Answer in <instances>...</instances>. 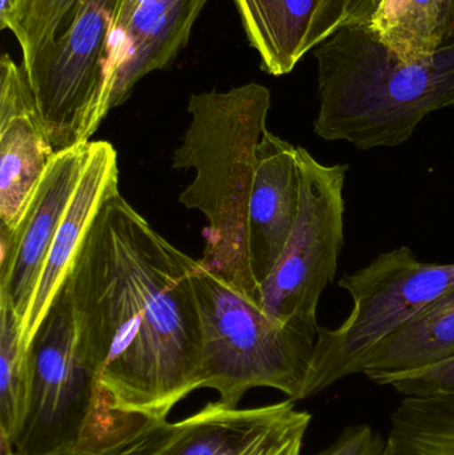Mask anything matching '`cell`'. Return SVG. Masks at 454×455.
<instances>
[{
    "mask_svg": "<svg viewBox=\"0 0 454 455\" xmlns=\"http://www.w3.org/2000/svg\"><path fill=\"white\" fill-rule=\"evenodd\" d=\"M196 259L165 240L120 195L101 205L67 277L77 334L101 371L115 413L168 421L203 389Z\"/></svg>",
    "mask_w": 454,
    "mask_h": 455,
    "instance_id": "cell-1",
    "label": "cell"
},
{
    "mask_svg": "<svg viewBox=\"0 0 454 455\" xmlns=\"http://www.w3.org/2000/svg\"><path fill=\"white\" fill-rule=\"evenodd\" d=\"M319 112L314 132L360 151L407 143L428 115L454 106V37L404 61L365 23H346L314 48Z\"/></svg>",
    "mask_w": 454,
    "mask_h": 455,
    "instance_id": "cell-2",
    "label": "cell"
},
{
    "mask_svg": "<svg viewBox=\"0 0 454 455\" xmlns=\"http://www.w3.org/2000/svg\"><path fill=\"white\" fill-rule=\"evenodd\" d=\"M269 109L271 92L259 83L195 93L191 122L172 156L173 170L195 171L179 200L207 219L200 262L253 301L258 285L248 261L247 216Z\"/></svg>",
    "mask_w": 454,
    "mask_h": 455,
    "instance_id": "cell-3",
    "label": "cell"
},
{
    "mask_svg": "<svg viewBox=\"0 0 454 455\" xmlns=\"http://www.w3.org/2000/svg\"><path fill=\"white\" fill-rule=\"evenodd\" d=\"M120 0H23L11 19L55 152L88 143L107 109Z\"/></svg>",
    "mask_w": 454,
    "mask_h": 455,
    "instance_id": "cell-4",
    "label": "cell"
},
{
    "mask_svg": "<svg viewBox=\"0 0 454 455\" xmlns=\"http://www.w3.org/2000/svg\"><path fill=\"white\" fill-rule=\"evenodd\" d=\"M149 425L112 411L100 366L77 334L64 283L27 352L26 397L11 451L43 455L104 448Z\"/></svg>",
    "mask_w": 454,
    "mask_h": 455,
    "instance_id": "cell-5",
    "label": "cell"
},
{
    "mask_svg": "<svg viewBox=\"0 0 454 455\" xmlns=\"http://www.w3.org/2000/svg\"><path fill=\"white\" fill-rule=\"evenodd\" d=\"M202 321L203 389L219 403L239 406L256 387H269L287 400H306L317 334L274 320L239 289L196 259L192 273Z\"/></svg>",
    "mask_w": 454,
    "mask_h": 455,
    "instance_id": "cell-6",
    "label": "cell"
},
{
    "mask_svg": "<svg viewBox=\"0 0 454 455\" xmlns=\"http://www.w3.org/2000/svg\"><path fill=\"white\" fill-rule=\"evenodd\" d=\"M339 286L351 294L354 309L339 328L319 326L306 400L362 373L384 341L454 286V264L420 261L412 249L400 246L344 275Z\"/></svg>",
    "mask_w": 454,
    "mask_h": 455,
    "instance_id": "cell-7",
    "label": "cell"
},
{
    "mask_svg": "<svg viewBox=\"0 0 454 455\" xmlns=\"http://www.w3.org/2000/svg\"><path fill=\"white\" fill-rule=\"evenodd\" d=\"M300 211L274 272L255 302L274 320L319 333L320 297L335 281L344 243V187L348 164L327 165L298 147Z\"/></svg>",
    "mask_w": 454,
    "mask_h": 455,
    "instance_id": "cell-8",
    "label": "cell"
},
{
    "mask_svg": "<svg viewBox=\"0 0 454 455\" xmlns=\"http://www.w3.org/2000/svg\"><path fill=\"white\" fill-rule=\"evenodd\" d=\"M311 422L295 401L258 408L215 401L186 419L164 422L144 455H301Z\"/></svg>",
    "mask_w": 454,
    "mask_h": 455,
    "instance_id": "cell-9",
    "label": "cell"
},
{
    "mask_svg": "<svg viewBox=\"0 0 454 455\" xmlns=\"http://www.w3.org/2000/svg\"><path fill=\"white\" fill-rule=\"evenodd\" d=\"M88 143L56 152L12 233H0V297L23 323L43 265L88 155Z\"/></svg>",
    "mask_w": 454,
    "mask_h": 455,
    "instance_id": "cell-10",
    "label": "cell"
},
{
    "mask_svg": "<svg viewBox=\"0 0 454 455\" xmlns=\"http://www.w3.org/2000/svg\"><path fill=\"white\" fill-rule=\"evenodd\" d=\"M56 152L23 66L0 60V233H12Z\"/></svg>",
    "mask_w": 454,
    "mask_h": 455,
    "instance_id": "cell-11",
    "label": "cell"
},
{
    "mask_svg": "<svg viewBox=\"0 0 454 455\" xmlns=\"http://www.w3.org/2000/svg\"><path fill=\"white\" fill-rule=\"evenodd\" d=\"M300 197L298 147L267 130L256 152L247 216L248 261L258 288L274 272L290 240Z\"/></svg>",
    "mask_w": 454,
    "mask_h": 455,
    "instance_id": "cell-12",
    "label": "cell"
},
{
    "mask_svg": "<svg viewBox=\"0 0 454 455\" xmlns=\"http://www.w3.org/2000/svg\"><path fill=\"white\" fill-rule=\"evenodd\" d=\"M117 191L119 164L116 149L108 141H90L79 183L53 237L31 304L20 325L21 342L27 352L53 299L66 283L72 264L101 205Z\"/></svg>",
    "mask_w": 454,
    "mask_h": 455,
    "instance_id": "cell-13",
    "label": "cell"
},
{
    "mask_svg": "<svg viewBox=\"0 0 454 455\" xmlns=\"http://www.w3.org/2000/svg\"><path fill=\"white\" fill-rule=\"evenodd\" d=\"M208 0H155L112 40L107 109L122 106L146 75L172 63Z\"/></svg>",
    "mask_w": 454,
    "mask_h": 455,
    "instance_id": "cell-14",
    "label": "cell"
},
{
    "mask_svg": "<svg viewBox=\"0 0 454 455\" xmlns=\"http://www.w3.org/2000/svg\"><path fill=\"white\" fill-rule=\"evenodd\" d=\"M454 355V286L384 341L362 374L378 385L442 363Z\"/></svg>",
    "mask_w": 454,
    "mask_h": 455,
    "instance_id": "cell-15",
    "label": "cell"
},
{
    "mask_svg": "<svg viewBox=\"0 0 454 455\" xmlns=\"http://www.w3.org/2000/svg\"><path fill=\"white\" fill-rule=\"evenodd\" d=\"M264 71L290 74L306 55L315 16L324 0H234Z\"/></svg>",
    "mask_w": 454,
    "mask_h": 455,
    "instance_id": "cell-16",
    "label": "cell"
},
{
    "mask_svg": "<svg viewBox=\"0 0 454 455\" xmlns=\"http://www.w3.org/2000/svg\"><path fill=\"white\" fill-rule=\"evenodd\" d=\"M365 24L402 60H420L454 37V0H373Z\"/></svg>",
    "mask_w": 454,
    "mask_h": 455,
    "instance_id": "cell-17",
    "label": "cell"
},
{
    "mask_svg": "<svg viewBox=\"0 0 454 455\" xmlns=\"http://www.w3.org/2000/svg\"><path fill=\"white\" fill-rule=\"evenodd\" d=\"M383 455H454V397H404Z\"/></svg>",
    "mask_w": 454,
    "mask_h": 455,
    "instance_id": "cell-18",
    "label": "cell"
},
{
    "mask_svg": "<svg viewBox=\"0 0 454 455\" xmlns=\"http://www.w3.org/2000/svg\"><path fill=\"white\" fill-rule=\"evenodd\" d=\"M27 385V350L20 321L0 297V454L12 453L13 435L23 411Z\"/></svg>",
    "mask_w": 454,
    "mask_h": 455,
    "instance_id": "cell-19",
    "label": "cell"
},
{
    "mask_svg": "<svg viewBox=\"0 0 454 455\" xmlns=\"http://www.w3.org/2000/svg\"><path fill=\"white\" fill-rule=\"evenodd\" d=\"M372 4L373 0H324L315 16L306 52L314 50L344 24L365 23Z\"/></svg>",
    "mask_w": 454,
    "mask_h": 455,
    "instance_id": "cell-20",
    "label": "cell"
},
{
    "mask_svg": "<svg viewBox=\"0 0 454 455\" xmlns=\"http://www.w3.org/2000/svg\"><path fill=\"white\" fill-rule=\"evenodd\" d=\"M404 397H454V355L389 382Z\"/></svg>",
    "mask_w": 454,
    "mask_h": 455,
    "instance_id": "cell-21",
    "label": "cell"
},
{
    "mask_svg": "<svg viewBox=\"0 0 454 455\" xmlns=\"http://www.w3.org/2000/svg\"><path fill=\"white\" fill-rule=\"evenodd\" d=\"M386 443L368 425H354L346 427L332 445L316 455H383Z\"/></svg>",
    "mask_w": 454,
    "mask_h": 455,
    "instance_id": "cell-22",
    "label": "cell"
},
{
    "mask_svg": "<svg viewBox=\"0 0 454 455\" xmlns=\"http://www.w3.org/2000/svg\"><path fill=\"white\" fill-rule=\"evenodd\" d=\"M167 422V421H165ZM164 422L149 425L136 435H131L127 440L115 445L104 446L96 449H74V451H55V453L43 455H144L154 445ZM3 455H18L7 453Z\"/></svg>",
    "mask_w": 454,
    "mask_h": 455,
    "instance_id": "cell-23",
    "label": "cell"
},
{
    "mask_svg": "<svg viewBox=\"0 0 454 455\" xmlns=\"http://www.w3.org/2000/svg\"><path fill=\"white\" fill-rule=\"evenodd\" d=\"M152 2H155V0H120L116 20H115L112 40H114V37H116L117 35H120L124 31L125 27L130 23L132 16L135 15V13L138 12L143 5L148 4V3Z\"/></svg>",
    "mask_w": 454,
    "mask_h": 455,
    "instance_id": "cell-24",
    "label": "cell"
},
{
    "mask_svg": "<svg viewBox=\"0 0 454 455\" xmlns=\"http://www.w3.org/2000/svg\"><path fill=\"white\" fill-rule=\"evenodd\" d=\"M21 3L23 0H0V28H8L11 19L13 18Z\"/></svg>",
    "mask_w": 454,
    "mask_h": 455,
    "instance_id": "cell-25",
    "label": "cell"
}]
</instances>
